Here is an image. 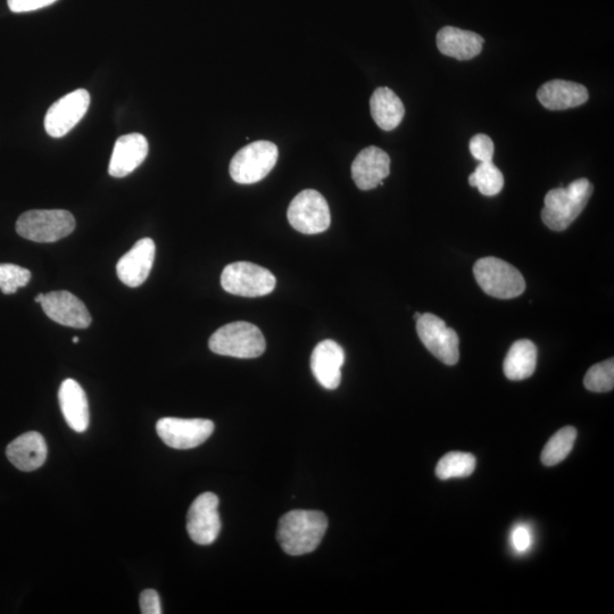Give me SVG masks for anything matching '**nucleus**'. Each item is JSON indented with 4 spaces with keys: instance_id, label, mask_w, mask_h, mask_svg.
Here are the masks:
<instances>
[{
    "instance_id": "31",
    "label": "nucleus",
    "mask_w": 614,
    "mask_h": 614,
    "mask_svg": "<svg viewBox=\"0 0 614 614\" xmlns=\"http://www.w3.org/2000/svg\"><path fill=\"white\" fill-rule=\"evenodd\" d=\"M57 0H7L13 13H28L54 4Z\"/></svg>"
},
{
    "instance_id": "17",
    "label": "nucleus",
    "mask_w": 614,
    "mask_h": 614,
    "mask_svg": "<svg viewBox=\"0 0 614 614\" xmlns=\"http://www.w3.org/2000/svg\"><path fill=\"white\" fill-rule=\"evenodd\" d=\"M149 146L145 136L130 134L116 140L110 161L109 173L113 178H124L144 163Z\"/></svg>"
},
{
    "instance_id": "4",
    "label": "nucleus",
    "mask_w": 614,
    "mask_h": 614,
    "mask_svg": "<svg viewBox=\"0 0 614 614\" xmlns=\"http://www.w3.org/2000/svg\"><path fill=\"white\" fill-rule=\"evenodd\" d=\"M474 275L484 292L500 300H512L524 294L525 278L520 271L496 257H484L476 262Z\"/></svg>"
},
{
    "instance_id": "5",
    "label": "nucleus",
    "mask_w": 614,
    "mask_h": 614,
    "mask_svg": "<svg viewBox=\"0 0 614 614\" xmlns=\"http://www.w3.org/2000/svg\"><path fill=\"white\" fill-rule=\"evenodd\" d=\"M76 229V219L64 210H33L23 213L16 222V232L31 242L55 243Z\"/></svg>"
},
{
    "instance_id": "22",
    "label": "nucleus",
    "mask_w": 614,
    "mask_h": 614,
    "mask_svg": "<svg viewBox=\"0 0 614 614\" xmlns=\"http://www.w3.org/2000/svg\"><path fill=\"white\" fill-rule=\"evenodd\" d=\"M372 119L384 131H392L400 126L405 109L404 105L392 89L380 87L370 99Z\"/></svg>"
},
{
    "instance_id": "1",
    "label": "nucleus",
    "mask_w": 614,
    "mask_h": 614,
    "mask_svg": "<svg viewBox=\"0 0 614 614\" xmlns=\"http://www.w3.org/2000/svg\"><path fill=\"white\" fill-rule=\"evenodd\" d=\"M327 528L328 519L322 512L294 510L280 519L277 538L282 550L298 557L317 550Z\"/></svg>"
},
{
    "instance_id": "34",
    "label": "nucleus",
    "mask_w": 614,
    "mask_h": 614,
    "mask_svg": "<svg viewBox=\"0 0 614 614\" xmlns=\"http://www.w3.org/2000/svg\"><path fill=\"white\" fill-rule=\"evenodd\" d=\"M421 317V313L414 314V320H418Z\"/></svg>"
},
{
    "instance_id": "30",
    "label": "nucleus",
    "mask_w": 614,
    "mask_h": 614,
    "mask_svg": "<svg viewBox=\"0 0 614 614\" xmlns=\"http://www.w3.org/2000/svg\"><path fill=\"white\" fill-rule=\"evenodd\" d=\"M141 613L162 614L160 595L155 589H145L139 597Z\"/></svg>"
},
{
    "instance_id": "27",
    "label": "nucleus",
    "mask_w": 614,
    "mask_h": 614,
    "mask_svg": "<svg viewBox=\"0 0 614 614\" xmlns=\"http://www.w3.org/2000/svg\"><path fill=\"white\" fill-rule=\"evenodd\" d=\"M584 385L594 393H608L614 387L613 359L593 365L586 373Z\"/></svg>"
},
{
    "instance_id": "10",
    "label": "nucleus",
    "mask_w": 614,
    "mask_h": 614,
    "mask_svg": "<svg viewBox=\"0 0 614 614\" xmlns=\"http://www.w3.org/2000/svg\"><path fill=\"white\" fill-rule=\"evenodd\" d=\"M214 428V423L206 419L163 418L156 423L157 435L176 450H190L204 444Z\"/></svg>"
},
{
    "instance_id": "11",
    "label": "nucleus",
    "mask_w": 614,
    "mask_h": 614,
    "mask_svg": "<svg viewBox=\"0 0 614 614\" xmlns=\"http://www.w3.org/2000/svg\"><path fill=\"white\" fill-rule=\"evenodd\" d=\"M90 105L86 89H78L58 99L45 116V130L53 138H62L84 119Z\"/></svg>"
},
{
    "instance_id": "8",
    "label": "nucleus",
    "mask_w": 614,
    "mask_h": 614,
    "mask_svg": "<svg viewBox=\"0 0 614 614\" xmlns=\"http://www.w3.org/2000/svg\"><path fill=\"white\" fill-rule=\"evenodd\" d=\"M287 218L304 235H317L330 227L331 215L326 198L317 190L306 189L290 203Z\"/></svg>"
},
{
    "instance_id": "25",
    "label": "nucleus",
    "mask_w": 614,
    "mask_h": 614,
    "mask_svg": "<svg viewBox=\"0 0 614 614\" xmlns=\"http://www.w3.org/2000/svg\"><path fill=\"white\" fill-rule=\"evenodd\" d=\"M476 458L470 453L451 452L443 456L436 467V476L441 480L464 478L474 474Z\"/></svg>"
},
{
    "instance_id": "26",
    "label": "nucleus",
    "mask_w": 614,
    "mask_h": 614,
    "mask_svg": "<svg viewBox=\"0 0 614 614\" xmlns=\"http://www.w3.org/2000/svg\"><path fill=\"white\" fill-rule=\"evenodd\" d=\"M469 184L487 197L499 195L504 187L503 173L493 162L480 163L470 174Z\"/></svg>"
},
{
    "instance_id": "18",
    "label": "nucleus",
    "mask_w": 614,
    "mask_h": 614,
    "mask_svg": "<svg viewBox=\"0 0 614 614\" xmlns=\"http://www.w3.org/2000/svg\"><path fill=\"white\" fill-rule=\"evenodd\" d=\"M47 444L37 431L23 434L7 446L6 455L15 468L31 472L44 466L47 459Z\"/></svg>"
},
{
    "instance_id": "7",
    "label": "nucleus",
    "mask_w": 614,
    "mask_h": 614,
    "mask_svg": "<svg viewBox=\"0 0 614 614\" xmlns=\"http://www.w3.org/2000/svg\"><path fill=\"white\" fill-rule=\"evenodd\" d=\"M277 284L272 273L250 262H236L224 268L221 285L227 293L243 297H261L273 292Z\"/></svg>"
},
{
    "instance_id": "23",
    "label": "nucleus",
    "mask_w": 614,
    "mask_h": 614,
    "mask_svg": "<svg viewBox=\"0 0 614 614\" xmlns=\"http://www.w3.org/2000/svg\"><path fill=\"white\" fill-rule=\"evenodd\" d=\"M537 365V347L528 339L514 343L504 360L506 378L513 381L525 380L534 375Z\"/></svg>"
},
{
    "instance_id": "28",
    "label": "nucleus",
    "mask_w": 614,
    "mask_h": 614,
    "mask_svg": "<svg viewBox=\"0 0 614 614\" xmlns=\"http://www.w3.org/2000/svg\"><path fill=\"white\" fill-rule=\"evenodd\" d=\"M31 280V272L19 265L0 264V289L5 295L18 292L19 288L26 287Z\"/></svg>"
},
{
    "instance_id": "35",
    "label": "nucleus",
    "mask_w": 614,
    "mask_h": 614,
    "mask_svg": "<svg viewBox=\"0 0 614 614\" xmlns=\"http://www.w3.org/2000/svg\"><path fill=\"white\" fill-rule=\"evenodd\" d=\"M73 343H79L80 342V338L79 337H73Z\"/></svg>"
},
{
    "instance_id": "20",
    "label": "nucleus",
    "mask_w": 614,
    "mask_h": 614,
    "mask_svg": "<svg viewBox=\"0 0 614 614\" xmlns=\"http://www.w3.org/2000/svg\"><path fill=\"white\" fill-rule=\"evenodd\" d=\"M484 38L478 33L455 27L438 31L436 44L439 52L458 61H469L483 52Z\"/></svg>"
},
{
    "instance_id": "14",
    "label": "nucleus",
    "mask_w": 614,
    "mask_h": 614,
    "mask_svg": "<svg viewBox=\"0 0 614 614\" xmlns=\"http://www.w3.org/2000/svg\"><path fill=\"white\" fill-rule=\"evenodd\" d=\"M155 252L153 239H140L116 264V273L121 282L130 288L143 285L152 271Z\"/></svg>"
},
{
    "instance_id": "2",
    "label": "nucleus",
    "mask_w": 614,
    "mask_h": 614,
    "mask_svg": "<svg viewBox=\"0 0 614 614\" xmlns=\"http://www.w3.org/2000/svg\"><path fill=\"white\" fill-rule=\"evenodd\" d=\"M593 190V185L585 178L571 182L568 187L550 190L545 196L542 211L545 226L553 231L568 229L585 210Z\"/></svg>"
},
{
    "instance_id": "16",
    "label": "nucleus",
    "mask_w": 614,
    "mask_h": 614,
    "mask_svg": "<svg viewBox=\"0 0 614 614\" xmlns=\"http://www.w3.org/2000/svg\"><path fill=\"white\" fill-rule=\"evenodd\" d=\"M344 363L343 347L330 339L315 346L311 356V369L315 379L329 391H334L340 385Z\"/></svg>"
},
{
    "instance_id": "15",
    "label": "nucleus",
    "mask_w": 614,
    "mask_h": 614,
    "mask_svg": "<svg viewBox=\"0 0 614 614\" xmlns=\"http://www.w3.org/2000/svg\"><path fill=\"white\" fill-rule=\"evenodd\" d=\"M391 173V157L376 146L364 148L352 164V178L361 190H371L384 185Z\"/></svg>"
},
{
    "instance_id": "21",
    "label": "nucleus",
    "mask_w": 614,
    "mask_h": 614,
    "mask_svg": "<svg viewBox=\"0 0 614 614\" xmlns=\"http://www.w3.org/2000/svg\"><path fill=\"white\" fill-rule=\"evenodd\" d=\"M58 400L69 427L85 433L89 427V405L84 388L76 380L66 379L58 391Z\"/></svg>"
},
{
    "instance_id": "33",
    "label": "nucleus",
    "mask_w": 614,
    "mask_h": 614,
    "mask_svg": "<svg viewBox=\"0 0 614 614\" xmlns=\"http://www.w3.org/2000/svg\"><path fill=\"white\" fill-rule=\"evenodd\" d=\"M44 298H45V294H39V295H37V296H36L35 301H36L37 303H40V304H41V303H43Z\"/></svg>"
},
{
    "instance_id": "24",
    "label": "nucleus",
    "mask_w": 614,
    "mask_h": 614,
    "mask_svg": "<svg viewBox=\"0 0 614 614\" xmlns=\"http://www.w3.org/2000/svg\"><path fill=\"white\" fill-rule=\"evenodd\" d=\"M577 430L574 427H564L553 435L546 443L542 452V462L547 467L557 466L574 448Z\"/></svg>"
},
{
    "instance_id": "12",
    "label": "nucleus",
    "mask_w": 614,
    "mask_h": 614,
    "mask_svg": "<svg viewBox=\"0 0 614 614\" xmlns=\"http://www.w3.org/2000/svg\"><path fill=\"white\" fill-rule=\"evenodd\" d=\"M187 531L198 545H211L221 531L219 497L207 492L199 495L187 514Z\"/></svg>"
},
{
    "instance_id": "9",
    "label": "nucleus",
    "mask_w": 614,
    "mask_h": 614,
    "mask_svg": "<svg viewBox=\"0 0 614 614\" xmlns=\"http://www.w3.org/2000/svg\"><path fill=\"white\" fill-rule=\"evenodd\" d=\"M417 331L423 345L439 361L446 365L459 362V336L455 330L446 326L444 320L435 314H421L417 320Z\"/></svg>"
},
{
    "instance_id": "19",
    "label": "nucleus",
    "mask_w": 614,
    "mask_h": 614,
    "mask_svg": "<svg viewBox=\"0 0 614 614\" xmlns=\"http://www.w3.org/2000/svg\"><path fill=\"white\" fill-rule=\"evenodd\" d=\"M588 90L577 82L552 80L537 91L538 101L547 110L563 111L584 105L588 101Z\"/></svg>"
},
{
    "instance_id": "29",
    "label": "nucleus",
    "mask_w": 614,
    "mask_h": 614,
    "mask_svg": "<svg viewBox=\"0 0 614 614\" xmlns=\"http://www.w3.org/2000/svg\"><path fill=\"white\" fill-rule=\"evenodd\" d=\"M470 152L480 163L493 162L494 143L491 137L484 134L476 135L470 140Z\"/></svg>"
},
{
    "instance_id": "13",
    "label": "nucleus",
    "mask_w": 614,
    "mask_h": 614,
    "mask_svg": "<svg viewBox=\"0 0 614 614\" xmlns=\"http://www.w3.org/2000/svg\"><path fill=\"white\" fill-rule=\"evenodd\" d=\"M41 307L47 317L58 325L76 329H86L90 326L91 315L87 306L66 290L45 294Z\"/></svg>"
},
{
    "instance_id": "3",
    "label": "nucleus",
    "mask_w": 614,
    "mask_h": 614,
    "mask_svg": "<svg viewBox=\"0 0 614 614\" xmlns=\"http://www.w3.org/2000/svg\"><path fill=\"white\" fill-rule=\"evenodd\" d=\"M210 350L237 359L259 358L267 348L262 331L252 323L232 322L221 327L210 338Z\"/></svg>"
},
{
    "instance_id": "6",
    "label": "nucleus",
    "mask_w": 614,
    "mask_h": 614,
    "mask_svg": "<svg viewBox=\"0 0 614 614\" xmlns=\"http://www.w3.org/2000/svg\"><path fill=\"white\" fill-rule=\"evenodd\" d=\"M279 151L271 141L259 140L245 146L230 163V176L237 184L252 185L276 167Z\"/></svg>"
},
{
    "instance_id": "32",
    "label": "nucleus",
    "mask_w": 614,
    "mask_h": 614,
    "mask_svg": "<svg viewBox=\"0 0 614 614\" xmlns=\"http://www.w3.org/2000/svg\"><path fill=\"white\" fill-rule=\"evenodd\" d=\"M512 543L518 552H526L531 544V535L528 528L518 527L512 533Z\"/></svg>"
}]
</instances>
